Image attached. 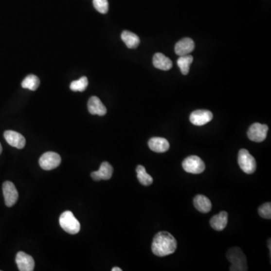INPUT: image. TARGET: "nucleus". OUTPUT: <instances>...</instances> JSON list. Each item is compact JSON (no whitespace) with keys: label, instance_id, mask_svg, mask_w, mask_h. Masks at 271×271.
Returning a JSON list of instances; mask_svg holds the SVG:
<instances>
[{"label":"nucleus","instance_id":"obj_6","mask_svg":"<svg viewBox=\"0 0 271 271\" xmlns=\"http://www.w3.org/2000/svg\"><path fill=\"white\" fill-rule=\"evenodd\" d=\"M39 165L43 170H52L57 168L61 163V158L58 154L53 151L45 152L39 158Z\"/></svg>","mask_w":271,"mask_h":271},{"label":"nucleus","instance_id":"obj_3","mask_svg":"<svg viewBox=\"0 0 271 271\" xmlns=\"http://www.w3.org/2000/svg\"><path fill=\"white\" fill-rule=\"evenodd\" d=\"M59 221L61 228L70 235H76L80 231V222L71 211L62 213Z\"/></svg>","mask_w":271,"mask_h":271},{"label":"nucleus","instance_id":"obj_25","mask_svg":"<svg viewBox=\"0 0 271 271\" xmlns=\"http://www.w3.org/2000/svg\"><path fill=\"white\" fill-rule=\"evenodd\" d=\"M258 214L261 218L265 219H271V203H266L261 205L258 208Z\"/></svg>","mask_w":271,"mask_h":271},{"label":"nucleus","instance_id":"obj_15","mask_svg":"<svg viewBox=\"0 0 271 271\" xmlns=\"http://www.w3.org/2000/svg\"><path fill=\"white\" fill-rule=\"evenodd\" d=\"M148 146L151 151L157 153H163L168 151L170 148V143L166 139L162 137H153L148 141Z\"/></svg>","mask_w":271,"mask_h":271},{"label":"nucleus","instance_id":"obj_26","mask_svg":"<svg viewBox=\"0 0 271 271\" xmlns=\"http://www.w3.org/2000/svg\"><path fill=\"white\" fill-rule=\"evenodd\" d=\"M111 271H122V270L121 269V268L115 267V268H112V269H111Z\"/></svg>","mask_w":271,"mask_h":271},{"label":"nucleus","instance_id":"obj_14","mask_svg":"<svg viewBox=\"0 0 271 271\" xmlns=\"http://www.w3.org/2000/svg\"><path fill=\"white\" fill-rule=\"evenodd\" d=\"M88 108L91 115H97L103 116L107 112V108L102 103L101 100L97 97H90L88 103Z\"/></svg>","mask_w":271,"mask_h":271},{"label":"nucleus","instance_id":"obj_10","mask_svg":"<svg viewBox=\"0 0 271 271\" xmlns=\"http://www.w3.org/2000/svg\"><path fill=\"white\" fill-rule=\"evenodd\" d=\"M213 115L208 110H196L190 115V122L196 126H202L211 122Z\"/></svg>","mask_w":271,"mask_h":271},{"label":"nucleus","instance_id":"obj_11","mask_svg":"<svg viewBox=\"0 0 271 271\" xmlns=\"http://www.w3.org/2000/svg\"><path fill=\"white\" fill-rule=\"evenodd\" d=\"M4 138L11 146L22 149L26 145V139L23 135L14 130H6L4 133Z\"/></svg>","mask_w":271,"mask_h":271},{"label":"nucleus","instance_id":"obj_20","mask_svg":"<svg viewBox=\"0 0 271 271\" xmlns=\"http://www.w3.org/2000/svg\"><path fill=\"white\" fill-rule=\"evenodd\" d=\"M137 178L142 185L148 186L153 182V178L148 173H147L145 167L142 165H139L137 166Z\"/></svg>","mask_w":271,"mask_h":271},{"label":"nucleus","instance_id":"obj_13","mask_svg":"<svg viewBox=\"0 0 271 271\" xmlns=\"http://www.w3.org/2000/svg\"><path fill=\"white\" fill-rule=\"evenodd\" d=\"M195 42L190 38H184L177 42L175 46V52L178 56L190 54L195 49Z\"/></svg>","mask_w":271,"mask_h":271},{"label":"nucleus","instance_id":"obj_2","mask_svg":"<svg viewBox=\"0 0 271 271\" xmlns=\"http://www.w3.org/2000/svg\"><path fill=\"white\" fill-rule=\"evenodd\" d=\"M227 258L231 262L230 271H247V261L242 250L238 247L231 249L227 253Z\"/></svg>","mask_w":271,"mask_h":271},{"label":"nucleus","instance_id":"obj_7","mask_svg":"<svg viewBox=\"0 0 271 271\" xmlns=\"http://www.w3.org/2000/svg\"><path fill=\"white\" fill-rule=\"evenodd\" d=\"M268 126L266 125L260 123H254L250 126L247 135L249 139L255 143H261L267 138Z\"/></svg>","mask_w":271,"mask_h":271},{"label":"nucleus","instance_id":"obj_19","mask_svg":"<svg viewBox=\"0 0 271 271\" xmlns=\"http://www.w3.org/2000/svg\"><path fill=\"white\" fill-rule=\"evenodd\" d=\"M122 39L126 44V47L130 49H137L140 43V39L138 36L126 30L122 33Z\"/></svg>","mask_w":271,"mask_h":271},{"label":"nucleus","instance_id":"obj_8","mask_svg":"<svg viewBox=\"0 0 271 271\" xmlns=\"http://www.w3.org/2000/svg\"><path fill=\"white\" fill-rule=\"evenodd\" d=\"M5 203L8 207L14 206L18 199L17 188L12 181H6L2 185Z\"/></svg>","mask_w":271,"mask_h":271},{"label":"nucleus","instance_id":"obj_23","mask_svg":"<svg viewBox=\"0 0 271 271\" xmlns=\"http://www.w3.org/2000/svg\"><path fill=\"white\" fill-rule=\"evenodd\" d=\"M89 85V80L87 77L83 76L77 81H73L70 85V89L73 91L82 92L86 90Z\"/></svg>","mask_w":271,"mask_h":271},{"label":"nucleus","instance_id":"obj_16","mask_svg":"<svg viewBox=\"0 0 271 271\" xmlns=\"http://www.w3.org/2000/svg\"><path fill=\"white\" fill-rule=\"evenodd\" d=\"M228 215L227 212H221L210 219V225L216 231H223L226 228L227 224H228Z\"/></svg>","mask_w":271,"mask_h":271},{"label":"nucleus","instance_id":"obj_9","mask_svg":"<svg viewBox=\"0 0 271 271\" xmlns=\"http://www.w3.org/2000/svg\"><path fill=\"white\" fill-rule=\"evenodd\" d=\"M15 261L20 271H33L35 268V261L33 257L23 252L18 253Z\"/></svg>","mask_w":271,"mask_h":271},{"label":"nucleus","instance_id":"obj_1","mask_svg":"<svg viewBox=\"0 0 271 271\" xmlns=\"http://www.w3.org/2000/svg\"><path fill=\"white\" fill-rule=\"evenodd\" d=\"M177 248V240L166 231H161L157 234L151 245V251L158 257L167 256L173 254Z\"/></svg>","mask_w":271,"mask_h":271},{"label":"nucleus","instance_id":"obj_17","mask_svg":"<svg viewBox=\"0 0 271 271\" xmlns=\"http://www.w3.org/2000/svg\"><path fill=\"white\" fill-rule=\"evenodd\" d=\"M195 208L200 213H207L211 210L212 203L210 199L204 195H198L194 198Z\"/></svg>","mask_w":271,"mask_h":271},{"label":"nucleus","instance_id":"obj_5","mask_svg":"<svg viewBox=\"0 0 271 271\" xmlns=\"http://www.w3.org/2000/svg\"><path fill=\"white\" fill-rule=\"evenodd\" d=\"M205 167L204 162L196 155L188 157L182 162V168L187 173L200 174L204 171Z\"/></svg>","mask_w":271,"mask_h":271},{"label":"nucleus","instance_id":"obj_24","mask_svg":"<svg viewBox=\"0 0 271 271\" xmlns=\"http://www.w3.org/2000/svg\"><path fill=\"white\" fill-rule=\"evenodd\" d=\"M93 6L100 13L107 14L108 11V0H93Z\"/></svg>","mask_w":271,"mask_h":271},{"label":"nucleus","instance_id":"obj_4","mask_svg":"<svg viewBox=\"0 0 271 271\" xmlns=\"http://www.w3.org/2000/svg\"><path fill=\"white\" fill-rule=\"evenodd\" d=\"M238 163L240 169L247 174H252L256 170V161L248 150L240 149L238 153Z\"/></svg>","mask_w":271,"mask_h":271},{"label":"nucleus","instance_id":"obj_18","mask_svg":"<svg viewBox=\"0 0 271 271\" xmlns=\"http://www.w3.org/2000/svg\"><path fill=\"white\" fill-rule=\"evenodd\" d=\"M153 65L158 70H169L173 67V63L163 54L157 53L154 55Z\"/></svg>","mask_w":271,"mask_h":271},{"label":"nucleus","instance_id":"obj_12","mask_svg":"<svg viewBox=\"0 0 271 271\" xmlns=\"http://www.w3.org/2000/svg\"><path fill=\"white\" fill-rule=\"evenodd\" d=\"M113 174V167L108 162H103L98 171L92 172V179L95 181L100 180H108L111 178Z\"/></svg>","mask_w":271,"mask_h":271},{"label":"nucleus","instance_id":"obj_27","mask_svg":"<svg viewBox=\"0 0 271 271\" xmlns=\"http://www.w3.org/2000/svg\"><path fill=\"white\" fill-rule=\"evenodd\" d=\"M2 145H1V143H0V155L2 154Z\"/></svg>","mask_w":271,"mask_h":271},{"label":"nucleus","instance_id":"obj_22","mask_svg":"<svg viewBox=\"0 0 271 271\" xmlns=\"http://www.w3.org/2000/svg\"><path fill=\"white\" fill-rule=\"evenodd\" d=\"M40 84L39 78L35 75H29L22 82V88L29 89L30 90H36Z\"/></svg>","mask_w":271,"mask_h":271},{"label":"nucleus","instance_id":"obj_21","mask_svg":"<svg viewBox=\"0 0 271 271\" xmlns=\"http://www.w3.org/2000/svg\"><path fill=\"white\" fill-rule=\"evenodd\" d=\"M192 62H193V57L191 55L180 56L178 60H177V64H178L183 75H187L188 73L190 66H191Z\"/></svg>","mask_w":271,"mask_h":271}]
</instances>
